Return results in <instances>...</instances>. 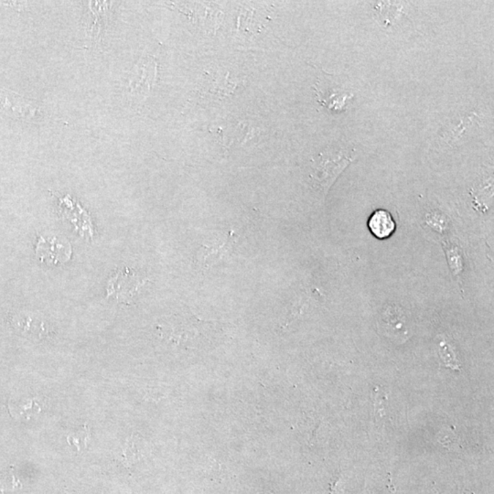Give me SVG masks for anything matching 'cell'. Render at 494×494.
<instances>
[{
	"label": "cell",
	"instance_id": "obj_1",
	"mask_svg": "<svg viewBox=\"0 0 494 494\" xmlns=\"http://www.w3.org/2000/svg\"><path fill=\"white\" fill-rule=\"evenodd\" d=\"M351 162V157L342 153L323 152L312 160L310 177L313 186L326 196L340 174Z\"/></svg>",
	"mask_w": 494,
	"mask_h": 494
},
{
	"label": "cell",
	"instance_id": "obj_2",
	"mask_svg": "<svg viewBox=\"0 0 494 494\" xmlns=\"http://www.w3.org/2000/svg\"><path fill=\"white\" fill-rule=\"evenodd\" d=\"M36 253L40 260L49 264L64 263L71 259L72 248L69 243L56 236H40Z\"/></svg>",
	"mask_w": 494,
	"mask_h": 494
},
{
	"label": "cell",
	"instance_id": "obj_3",
	"mask_svg": "<svg viewBox=\"0 0 494 494\" xmlns=\"http://www.w3.org/2000/svg\"><path fill=\"white\" fill-rule=\"evenodd\" d=\"M145 281L139 280L138 275L131 274L128 269L117 273L114 277L109 280L108 286V296L116 297V299H130L136 293L139 286L143 285Z\"/></svg>",
	"mask_w": 494,
	"mask_h": 494
},
{
	"label": "cell",
	"instance_id": "obj_4",
	"mask_svg": "<svg viewBox=\"0 0 494 494\" xmlns=\"http://www.w3.org/2000/svg\"><path fill=\"white\" fill-rule=\"evenodd\" d=\"M368 228L378 239L390 238L397 230V223L391 212L384 209H378L370 215L367 222Z\"/></svg>",
	"mask_w": 494,
	"mask_h": 494
},
{
	"label": "cell",
	"instance_id": "obj_5",
	"mask_svg": "<svg viewBox=\"0 0 494 494\" xmlns=\"http://www.w3.org/2000/svg\"><path fill=\"white\" fill-rule=\"evenodd\" d=\"M10 413L15 419L29 420L39 414L42 409L36 400L27 401L21 406L10 405Z\"/></svg>",
	"mask_w": 494,
	"mask_h": 494
},
{
	"label": "cell",
	"instance_id": "obj_6",
	"mask_svg": "<svg viewBox=\"0 0 494 494\" xmlns=\"http://www.w3.org/2000/svg\"><path fill=\"white\" fill-rule=\"evenodd\" d=\"M232 243H234V238H228L227 241L223 244L214 245H201V250L199 251L198 258L201 263H206L207 259L212 258H218L225 255L230 249Z\"/></svg>",
	"mask_w": 494,
	"mask_h": 494
},
{
	"label": "cell",
	"instance_id": "obj_7",
	"mask_svg": "<svg viewBox=\"0 0 494 494\" xmlns=\"http://www.w3.org/2000/svg\"><path fill=\"white\" fill-rule=\"evenodd\" d=\"M13 326L17 328L18 331L24 332V334H29V332H39L40 336L47 332V330L45 326V322L37 325L35 324V319L31 316H18L12 319Z\"/></svg>",
	"mask_w": 494,
	"mask_h": 494
},
{
	"label": "cell",
	"instance_id": "obj_8",
	"mask_svg": "<svg viewBox=\"0 0 494 494\" xmlns=\"http://www.w3.org/2000/svg\"><path fill=\"white\" fill-rule=\"evenodd\" d=\"M91 436V430H90L88 425L84 424L83 427L68 435L66 441L68 444L75 447L78 452H81L86 449Z\"/></svg>",
	"mask_w": 494,
	"mask_h": 494
}]
</instances>
